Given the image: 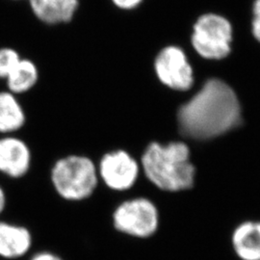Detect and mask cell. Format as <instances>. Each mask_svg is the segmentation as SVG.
<instances>
[{
  "label": "cell",
  "instance_id": "obj_19",
  "mask_svg": "<svg viewBox=\"0 0 260 260\" xmlns=\"http://www.w3.org/2000/svg\"><path fill=\"white\" fill-rule=\"evenodd\" d=\"M13 1H21V0H13Z\"/></svg>",
  "mask_w": 260,
  "mask_h": 260
},
{
  "label": "cell",
  "instance_id": "obj_17",
  "mask_svg": "<svg viewBox=\"0 0 260 260\" xmlns=\"http://www.w3.org/2000/svg\"><path fill=\"white\" fill-rule=\"evenodd\" d=\"M29 260H64L58 253L51 251H41L34 253Z\"/></svg>",
  "mask_w": 260,
  "mask_h": 260
},
{
  "label": "cell",
  "instance_id": "obj_5",
  "mask_svg": "<svg viewBox=\"0 0 260 260\" xmlns=\"http://www.w3.org/2000/svg\"><path fill=\"white\" fill-rule=\"evenodd\" d=\"M114 229L137 238H148L156 233L159 214L155 205L147 198H134L122 202L112 214Z\"/></svg>",
  "mask_w": 260,
  "mask_h": 260
},
{
  "label": "cell",
  "instance_id": "obj_14",
  "mask_svg": "<svg viewBox=\"0 0 260 260\" xmlns=\"http://www.w3.org/2000/svg\"><path fill=\"white\" fill-rule=\"evenodd\" d=\"M22 56L12 47H0V80H5Z\"/></svg>",
  "mask_w": 260,
  "mask_h": 260
},
{
  "label": "cell",
  "instance_id": "obj_4",
  "mask_svg": "<svg viewBox=\"0 0 260 260\" xmlns=\"http://www.w3.org/2000/svg\"><path fill=\"white\" fill-rule=\"evenodd\" d=\"M233 26L222 16L205 14L196 21L191 43L198 54L208 60H221L230 54Z\"/></svg>",
  "mask_w": 260,
  "mask_h": 260
},
{
  "label": "cell",
  "instance_id": "obj_8",
  "mask_svg": "<svg viewBox=\"0 0 260 260\" xmlns=\"http://www.w3.org/2000/svg\"><path fill=\"white\" fill-rule=\"evenodd\" d=\"M32 166V150L17 134L0 135V174L12 179L25 177Z\"/></svg>",
  "mask_w": 260,
  "mask_h": 260
},
{
  "label": "cell",
  "instance_id": "obj_9",
  "mask_svg": "<svg viewBox=\"0 0 260 260\" xmlns=\"http://www.w3.org/2000/svg\"><path fill=\"white\" fill-rule=\"evenodd\" d=\"M31 13L47 26L71 23L80 7V0H26Z\"/></svg>",
  "mask_w": 260,
  "mask_h": 260
},
{
  "label": "cell",
  "instance_id": "obj_7",
  "mask_svg": "<svg viewBox=\"0 0 260 260\" xmlns=\"http://www.w3.org/2000/svg\"><path fill=\"white\" fill-rule=\"evenodd\" d=\"M154 71L160 82L173 90L187 91L194 83L192 67L179 47L163 48L155 58Z\"/></svg>",
  "mask_w": 260,
  "mask_h": 260
},
{
  "label": "cell",
  "instance_id": "obj_13",
  "mask_svg": "<svg viewBox=\"0 0 260 260\" xmlns=\"http://www.w3.org/2000/svg\"><path fill=\"white\" fill-rule=\"evenodd\" d=\"M39 79L40 71L37 64L29 58L21 57L4 81L6 83V90L19 96L33 90Z\"/></svg>",
  "mask_w": 260,
  "mask_h": 260
},
{
  "label": "cell",
  "instance_id": "obj_12",
  "mask_svg": "<svg viewBox=\"0 0 260 260\" xmlns=\"http://www.w3.org/2000/svg\"><path fill=\"white\" fill-rule=\"evenodd\" d=\"M232 241L240 259L260 260V222L240 223L233 232Z\"/></svg>",
  "mask_w": 260,
  "mask_h": 260
},
{
  "label": "cell",
  "instance_id": "obj_18",
  "mask_svg": "<svg viewBox=\"0 0 260 260\" xmlns=\"http://www.w3.org/2000/svg\"><path fill=\"white\" fill-rule=\"evenodd\" d=\"M7 205V196L5 190L0 186V215L4 212Z\"/></svg>",
  "mask_w": 260,
  "mask_h": 260
},
{
  "label": "cell",
  "instance_id": "obj_11",
  "mask_svg": "<svg viewBox=\"0 0 260 260\" xmlns=\"http://www.w3.org/2000/svg\"><path fill=\"white\" fill-rule=\"evenodd\" d=\"M27 121L26 112L19 96L8 90L0 91V135L17 134Z\"/></svg>",
  "mask_w": 260,
  "mask_h": 260
},
{
  "label": "cell",
  "instance_id": "obj_16",
  "mask_svg": "<svg viewBox=\"0 0 260 260\" xmlns=\"http://www.w3.org/2000/svg\"><path fill=\"white\" fill-rule=\"evenodd\" d=\"M112 4L121 11H132L138 8L144 0H110Z\"/></svg>",
  "mask_w": 260,
  "mask_h": 260
},
{
  "label": "cell",
  "instance_id": "obj_3",
  "mask_svg": "<svg viewBox=\"0 0 260 260\" xmlns=\"http://www.w3.org/2000/svg\"><path fill=\"white\" fill-rule=\"evenodd\" d=\"M50 182L56 194L71 203L90 199L100 184L96 163L83 154L58 158L50 169Z\"/></svg>",
  "mask_w": 260,
  "mask_h": 260
},
{
  "label": "cell",
  "instance_id": "obj_15",
  "mask_svg": "<svg viewBox=\"0 0 260 260\" xmlns=\"http://www.w3.org/2000/svg\"><path fill=\"white\" fill-rule=\"evenodd\" d=\"M252 15H253L252 21H251L252 35L260 43V0H253Z\"/></svg>",
  "mask_w": 260,
  "mask_h": 260
},
{
  "label": "cell",
  "instance_id": "obj_2",
  "mask_svg": "<svg viewBox=\"0 0 260 260\" xmlns=\"http://www.w3.org/2000/svg\"><path fill=\"white\" fill-rule=\"evenodd\" d=\"M143 171L159 189L179 192L195 183V166L190 161V150L184 143L172 142L166 146L150 143L141 159Z\"/></svg>",
  "mask_w": 260,
  "mask_h": 260
},
{
  "label": "cell",
  "instance_id": "obj_1",
  "mask_svg": "<svg viewBox=\"0 0 260 260\" xmlns=\"http://www.w3.org/2000/svg\"><path fill=\"white\" fill-rule=\"evenodd\" d=\"M177 123L187 138L213 139L241 124V104L229 84L211 78L179 108Z\"/></svg>",
  "mask_w": 260,
  "mask_h": 260
},
{
  "label": "cell",
  "instance_id": "obj_10",
  "mask_svg": "<svg viewBox=\"0 0 260 260\" xmlns=\"http://www.w3.org/2000/svg\"><path fill=\"white\" fill-rule=\"evenodd\" d=\"M33 246L30 230L21 224L0 221V257L15 260L25 256Z\"/></svg>",
  "mask_w": 260,
  "mask_h": 260
},
{
  "label": "cell",
  "instance_id": "obj_6",
  "mask_svg": "<svg viewBox=\"0 0 260 260\" xmlns=\"http://www.w3.org/2000/svg\"><path fill=\"white\" fill-rule=\"evenodd\" d=\"M96 167L100 181L116 192L129 190L139 177L140 166L137 160L123 149L105 152Z\"/></svg>",
  "mask_w": 260,
  "mask_h": 260
}]
</instances>
